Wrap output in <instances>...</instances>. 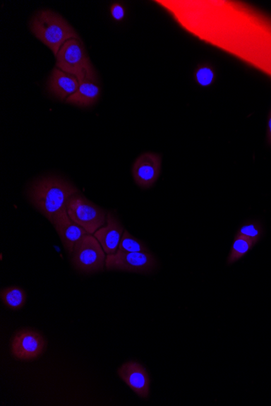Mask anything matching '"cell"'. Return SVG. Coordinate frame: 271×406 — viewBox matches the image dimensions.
<instances>
[{
  "label": "cell",
  "mask_w": 271,
  "mask_h": 406,
  "mask_svg": "<svg viewBox=\"0 0 271 406\" xmlns=\"http://www.w3.org/2000/svg\"><path fill=\"white\" fill-rule=\"evenodd\" d=\"M47 349V342L40 333L31 329H21L11 342V353L21 361L39 358Z\"/></svg>",
  "instance_id": "obj_7"
},
{
  "label": "cell",
  "mask_w": 271,
  "mask_h": 406,
  "mask_svg": "<svg viewBox=\"0 0 271 406\" xmlns=\"http://www.w3.org/2000/svg\"><path fill=\"white\" fill-rule=\"evenodd\" d=\"M214 78V71L207 67L199 68L196 73L197 80L203 86L210 85L212 83Z\"/></svg>",
  "instance_id": "obj_18"
},
{
  "label": "cell",
  "mask_w": 271,
  "mask_h": 406,
  "mask_svg": "<svg viewBox=\"0 0 271 406\" xmlns=\"http://www.w3.org/2000/svg\"><path fill=\"white\" fill-rule=\"evenodd\" d=\"M78 193L79 191L73 184L57 177L35 180L27 193L31 204L52 224L59 213L66 210L70 198Z\"/></svg>",
  "instance_id": "obj_1"
},
{
  "label": "cell",
  "mask_w": 271,
  "mask_h": 406,
  "mask_svg": "<svg viewBox=\"0 0 271 406\" xmlns=\"http://www.w3.org/2000/svg\"><path fill=\"white\" fill-rule=\"evenodd\" d=\"M30 28L32 34L57 56L64 44L80 38L73 27L52 10H41L32 16Z\"/></svg>",
  "instance_id": "obj_2"
},
{
  "label": "cell",
  "mask_w": 271,
  "mask_h": 406,
  "mask_svg": "<svg viewBox=\"0 0 271 406\" xmlns=\"http://www.w3.org/2000/svg\"><path fill=\"white\" fill-rule=\"evenodd\" d=\"M106 252L102 245L91 234L85 235L75 246L72 254V264L78 271L95 273L104 270L106 265Z\"/></svg>",
  "instance_id": "obj_5"
},
{
  "label": "cell",
  "mask_w": 271,
  "mask_h": 406,
  "mask_svg": "<svg viewBox=\"0 0 271 406\" xmlns=\"http://www.w3.org/2000/svg\"><path fill=\"white\" fill-rule=\"evenodd\" d=\"M80 82L73 75L56 68L47 82V90L61 100H67L78 91Z\"/></svg>",
  "instance_id": "obj_12"
},
{
  "label": "cell",
  "mask_w": 271,
  "mask_h": 406,
  "mask_svg": "<svg viewBox=\"0 0 271 406\" xmlns=\"http://www.w3.org/2000/svg\"><path fill=\"white\" fill-rule=\"evenodd\" d=\"M118 375L132 391L142 398H147L150 390V377L147 370L135 361H128L118 369Z\"/></svg>",
  "instance_id": "obj_9"
},
{
  "label": "cell",
  "mask_w": 271,
  "mask_h": 406,
  "mask_svg": "<svg viewBox=\"0 0 271 406\" xmlns=\"http://www.w3.org/2000/svg\"><path fill=\"white\" fill-rule=\"evenodd\" d=\"M56 58V68L73 75L79 82L97 81L96 71L81 40H70L65 42Z\"/></svg>",
  "instance_id": "obj_3"
},
{
  "label": "cell",
  "mask_w": 271,
  "mask_h": 406,
  "mask_svg": "<svg viewBox=\"0 0 271 406\" xmlns=\"http://www.w3.org/2000/svg\"><path fill=\"white\" fill-rule=\"evenodd\" d=\"M67 212L70 218L83 227L89 234H95L107 224L106 210L79 193L73 196L68 201Z\"/></svg>",
  "instance_id": "obj_4"
},
{
  "label": "cell",
  "mask_w": 271,
  "mask_h": 406,
  "mask_svg": "<svg viewBox=\"0 0 271 406\" xmlns=\"http://www.w3.org/2000/svg\"><path fill=\"white\" fill-rule=\"evenodd\" d=\"M263 233V229L261 225L256 222H251L243 225V226L238 230L237 234L246 236V237L251 239L257 244L260 239H261Z\"/></svg>",
  "instance_id": "obj_17"
},
{
  "label": "cell",
  "mask_w": 271,
  "mask_h": 406,
  "mask_svg": "<svg viewBox=\"0 0 271 406\" xmlns=\"http://www.w3.org/2000/svg\"><path fill=\"white\" fill-rule=\"evenodd\" d=\"M267 141L268 144L271 146V111L268 117Z\"/></svg>",
  "instance_id": "obj_20"
},
{
  "label": "cell",
  "mask_w": 271,
  "mask_h": 406,
  "mask_svg": "<svg viewBox=\"0 0 271 406\" xmlns=\"http://www.w3.org/2000/svg\"><path fill=\"white\" fill-rule=\"evenodd\" d=\"M156 258L148 252H121L107 255L106 268L108 270L148 274L157 268Z\"/></svg>",
  "instance_id": "obj_6"
},
{
  "label": "cell",
  "mask_w": 271,
  "mask_h": 406,
  "mask_svg": "<svg viewBox=\"0 0 271 406\" xmlns=\"http://www.w3.org/2000/svg\"><path fill=\"white\" fill-rule=\"evenodd\" d=\"M112 18L116 20H121L124 18V9L121 4H113L111 8Z\"/></svg>",
  "instance_id": "obj_19"
},
{
  "label": "cell",
  "mask_w": 271,
  "mask_h": 406,
  "mask_svg": "<svg viewBox=\"0 0 271 406\" xmlns=\"http://www.w3.org/2000/svg\"><path fill=\"white\" fill-rule=\"evenodd\" d=\"M59 238L64 246L65 250L72 256L75 246L77 245L85 235L89 234L88 232L76 223L68 216L67 208L59 214L53 223Z\"/></svg>",
  "instance_id": "obj_10"
},
{
  "label": "cell",
  "mask_w": 271,
  "mask_h": 406,
  "mask_svg": "<svg viewBox=\"0 0 271 406\" xmlns=\"http://www.w3.org/2000/svg\"><path fill=\"white\" fill-rule=\"evenodd\" d=\"M162 167V157L154 153H145L133 164V175L140 188L149 189L158 180Z\"/></svg>",
  "instance_id": "obj_8"
},
{
  "label": "cell",
  "mask_w": 271,
  "mask_h": 406,
  "mask_svg": "<svg viewBox=\"0 0 271 406\" xmlns=\"http://www.w3.org/2000/svg\"><path fill=\"white\" fill-rule=\"evenodd\" d=\"M124 233L123 225L112 213H107V225L94 234L107 255L116 253Z\"/></svg>",
  "instance_id": "obj_11"
},
{
  "label": "cell",
  "mask_w": 271,
  "mask_h": 406,
  "mask_svg": "<svg viewBox=\"0 0 271 406\" xmlns=\"http://www.w3.org/2000/svg\"><path fill=\"white\" fill-rule=\"evenodd\" d=\"M255 245V243L251 239L236 234L234 241H233L229 256L227 257V265L234 264L235 262L241 260Z\"/></svg>",
  "instance_id": "obj_15"
},
{
  "label": "cell",
  "mask_w": 271,
  "mask_h": 406,
  "mask_svg": "<svg viewBox=\"0 0 271 406\" xmlns=\"http://www.w3.org/2000/svg\"><path fill=\"white\" fill-rule=\"evenodd\" d=\"M0 298L4 305L8 309L18 311L25 305L27 296L23 289L18 287H10L1 290Z\"/></svg>",
  "instance_id": "obj_14"
},
{
  "label": "cell",
  "mask_w": 271,
  "mask_h": 406,
  "mask_svg": "<svg viewBox=\"0 0 271 406\" xmlns=\"http://www.w3.org/2000/svg\"><path fill=\"white\" fill-rule=\"evenodd\" d=\"M100 87L96 80H85L80 82L77 92L66 100L67 103L80 107L93 106L100 97Z\"/></svg>",
  "instance_id": "obj_13"
},
{
  "label": "cell",
  "mask_w": 271,
  "mask_h": 406,
  "mask_svg": "<svg viewBox=\"0 0 271 406\" xmlns=\"http://www.w3.org/2000/svg\"><path fill=\"white\" fill-rule=\"evenodd\" d=\"M118 251L121 252H148L147 246L137 238L130 234L127 230H124Z\"/></svg>",
  "instance_id": "obj_16"
}]
</instances>
